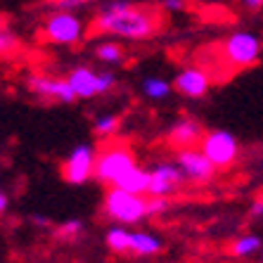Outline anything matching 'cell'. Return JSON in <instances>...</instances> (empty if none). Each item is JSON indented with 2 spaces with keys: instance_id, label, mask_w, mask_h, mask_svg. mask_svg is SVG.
Masks as SVG:
<instances>
[{
  "instance_id": "obj_28",
  "label": "cell",
  "mask_w": 263,
  "mask_h": 263,
  "mask_svg": "<svg viewBox=\"0 0 263 263\" xmlns=\"http://www.w3.org/2000/svg\"><path fill=\"white\" fill-rule=\"evenodd\" d=\"M7 206H10V199H7L5 192H0V216L7 211Z\"/></svg>"
},
{
  "instance_id": "obj_26",
  "label": "cell",
  "mask_w": 263,
  "mask_h": 263,
  "mask_svg": "<svg viewBox=\"0 0 263 263\" xmlns=\"http://www.w3.org/2000/svg\"><path fill=\"white\" fill-rule=\"evenodd\" d=\"M237 3L245 7V10H249V12H258V10H263V0H237Z\"/></svg>"
},
{
  "instance_id": "obj_16",
  "label": "cell",
  "mask_w": 263,
  "mask_h": 263,
  "mask_svg": "<svg viewBox=\"0 0 263 263\" xmlns=\"http://www.w3.org/2000/svg\"><path fill=\"white\" fill-rule=\"evenodd\" d=\"M140 90L147 100H152V102H164V100H168L173 95V83L161 79V76H147V79H142Z\"/></svg>"
},
{
  "instance_id": "obj_8",
  "label": "cell",
  "mask_w": 263,
  "mask_h": 263,
  "mask_svg": "<svg viewBox=\"0 0 263 263\" xmlns=\"http://www.w3.org/2000/svg\"><path fill=\"white\" fill-rule=\"evenodd\" d=\"M95 161H98V147L92 142H79L62 161V178L69 185H86L95 176Z\"/></svg>"
},
{
  "instance_id": "obj_4",
  "label": "cell",
  "mask_w": 263,
  "mask_h": 263,
  "mask_svg": "<svg viewBox=\"0 0 263 263\" xmlns=\"http://www.w3.org/2000/svg\"><path fill=\"white\" fill-rule=\"evenodd\" d=\"M220 52L233 69H249L258 60H263V43L256 33L237 29L230 36H226V41L220 43Z\"/></svg>"
},
{
  "instance_id": "obj_17",
  "label": "cell",
  "mask_w": 263,
  "mask_h": 263,
  "mask_svg": "<svg viewBox=\"0 0 263 263\" xmlns=\"http://www.w3.org/2000/svg\"><path fill=\"white\" fill-rule=\"evenodd\" d=\"M161 247H164V242L157 235L140 233V230L130 233V251H133L135 256H154V254L161 251Z\"/></svg>"
},
{
  "instance_id": "obj_18",
  "label": "cell",
  "mask_w": 263,
  "mask_h": 263,
  "mask_svg": "<svg viewBox=\"0 0 263 263\" xmlns=\"http://www.w3.org/2000/svg\"><path fill=\"white\" fill-rule=\"evenodd\" d=\"M261 249H263V239L251 233L239 235L233 245H230V254L237 258H249V256H254V254H258Z\"/></svg>"
},
{
  "instance_id": "obj_19",
  "label": "cell",
  "mask_w": 263,
  "mask_h": 263,
  "mask_svg": "<svg viewBox=\"0 0 263 263\" xmlns=\"http://www.w3.org/2000/svg\"><path fill=\"white\" fill-rule=\"evenodd\" d=\"M104 245H107L109 251H114V254H128L130 251V230H126L123 226L109 228L107 235H104Z\"/></svg>"
},
{
  "instance_id": "obj_3",
  "label": "cell",
  "mask_w": 263,
  "mask_h": 263,
  "mask_svg": "<svg viewBox=\"0 0 263 263\" xmlns=\"http://www.w3.org/2000/svg\"><path fill=\"white\" fill-rule=\"evenodd\" d=\"M104 216L119 226H135L147 218V195H133V192L109 187L104 195Z\"/></svg>"
},
{
  "instance_id": "obj_1",
  "label": "cell",
  "mask_w": 263,
  "mask_h": 263,
  "mask_svg": "<svg viewBox=\"0 0 263 263\" xmlns=\"http://www.w3.org/2000/svg\"><path fill=\"white\" fill-rule=\"evenodd\" d=\"M159 26L161 19L157 10L138 5L133 0H102L92 17V29L98 33L130 43L149 41Z\"/></svg>"
},
{
  "instance_id": "obj_21",
  "label": "cell",
  "mask_w": 263,
  "mask_h": 263,
  "mask_svg": "<svg viewBox=\"0 0 263 263\" xmlns=\"http://www.w3.org/2000/svg\"><path fill=\"white\" fill-rule=\"evenodd\" d=\"M119 126H121V119L117 114H100L92 121V133L100 138H109V135H117Z\"/></svg>"
},
{
  "instance_id": "obj_25",
  "label": "cell",
  "mask_w": 263,
  "mask_h": 263,
  "mask_svg": "<svg viewBox=\"0 0 263 263\" xmlns=\"http://www.w3.org/2000/svg\"><path fill=\"white\" fill-rule=\"evenodd\" d=\"M161 7H164L166 12L178 14V12H183L185 7H187V3H185V0H161Z\"/></svg>"
},
{
  "instance_id": "obj_9",
  "label": "cell",
  "mask_w": 263,
  "mask_h": 263,
  "mask_svg": "<svg viewBox=\"0 0 263 263\" xmlns=\"http://www.w3.org/2000/svg\"><path fill=\"white\" fill-rule=\"evenodd\" d=\"M147 171H149V190H147V197H164V199H168L185 183V176L178 168L176 161H168V159L154 161Z\"/></svg>"
},
{
  "instance_id": "obj_15",
  "label": "cell",
  "mask_w": 263,
  "mask_h": 263,
  "mask_svg": "<svg viewBox=\"0 0 263 263\" xmlns=\"http://www.w3.org/2000/svg\"><path fill=\"white\" fill-rule=\"evenodd\" d=\"M114 187L126 190V192H133V195H147V190H149V171L138 164L135 168H130V171L126 173Z\"/></svg>"
},
{
  "instance_id": "obj_23",
  "label": "cell",
  "mask_w": 263,
  "mask_h": 263,
  "mask_svg": "<svg viewBox=\"0 0 263 263\" xmlns=\"http://www.w3.org/2000/svg\"><path fill=\"white\" fill-rule=\"evenodd\" d=\"M95 0H55V10H62V12H79L81 7L92 5Z\"/></svg>"
},
{
  "instance_id": "obj_22",
  "label": "cell",
  "mask_w": 263,
  "mask_h": 263,
  "mask_svg": "<svg viewBox=\"0 0 263 263\" xmlns=\"http://www.w3.org/2000/svg\"><path fill=\"white\" fill-rule=\"evenodd\" d=\"M81 230H83V223L81 220H67V223H62L60 230H57V235H60L62 239H73V237H79Z\"/></svg>"
},
{
  "instance_id": "obj_7",
  "label": "cell",
  "mask_w": 263,
  "mask_h": 263,
  "mask_svg": "<svg viewBox=\"0 0 263 263\" xmlns=\"http://www.w3.org/2000/svg\"><path fill=\"white\" fill-rule=\"evenodd\" d=\"M199 149H202L204 157H206L216 168H230L239 157L237 138H235L230 130H223V128L206 130L202 142H199Z\"/></svg>"
},
{
  "instance_id": "obj_14",
  "label": "cell",
  "mask_w": 263,
  "mask_h": 263,
  "mask_svg": "<svg viewBox=\"0 0 263 263\" xmlns=\"http://www.w3.org/2000/svg\"><path fill=\"white\" fill-rule=\"evenodd\" d=\"M92 55H95V60H98L100 64L114 69V67H121L123 62H126V48L119 43L117 38H107V41L95 43Z\"/></svg>"
},
{
  "instance_id": "obj_20",
  "label": "cell",
  "mask_w": 263,
  "mask_h": 263,
  "mask_svg": "<svg viewBox=\"0 0 263 263\" xmlns=\"http://www.w3.org/2000/svg\"><path fill=\"white\" fill-rule=\"evenodd\" d=\"M19 36L12 31V26L0 19V57H10L19 50Z\"/></svg>"
},
{
  "instance_id": "obj_24",
  "label": "cell",
  "mask_w": 263,
  "mask_h": 263,
  "mask_svg": "<svg viewBox=\"0 0 263 263\" xmlns=\"http://www.w3.org/2000/svg\"><path fill=\"white\" fill-rule=\"evenodd\" d=\"M168 209V199L164 197H147V216H159Z\"/></svg>"
},
{
  "instance_id": "obj_11",
  "label": "cell",
  "mask_w": 263,
  "mask_h": 263,
  "mask_svg": "<svg viewBox=\"0 0 263 263\" xmlns=\"http://www.w3.org/2000/svg\"><path fill=\"white\" fill-rule=\"evenodd\" d=\"M176 164H178V168L183 171L185 180H187V183H195V185L211 183L216 171H218V168L204 157V152L199 147H195V149H180V152L176 154Z\"/></svg>"
},
{
  "instance_id": "obj_5",
  "label": "cell",
  "mask_w": 263,
  "mask_h": 263,
  "mask_svg": "<svg viewBox=\"0 0 263 263\" xmlns=\"http://www.w3.org/2000/svg\"><path fill=\"white\" fill-rule=\"evenodd\" d=\"M138 166V159L130 147L126 145H107L104 149L98 152V161H95V180L102 185H114L121 180L130 168Z\"/></svg>"
},
{
  "instance_id": "obj_10",
  "label": "cell",
  "mask_w": 263,
  "mask_h": 263,
  "mask_svg": "<svg viewBox=\"0 0 263 263\" xmlns=\"http://www.w3.org/2000/svg\"><path fill=\"white\" fill-rule=\"evenodd\" d=\"M26 88H29V92L33 98L48 100V102L71 104L76 100L67 79H57V76H48V73H29Z\"/></svg>"
},
{
  "instance_id": "obj_29",
  "label": "cell",
  "mask_w": 263,
  "mask_h": 263,
  "mask_svg": "<svg viewBox=\"0 0 263 263\" xmlns=\"http://www.w3.org/2000/svg\"><path fill=\"white\" fill-rule=\"evenodd\" d=\"M33 223H38V226H50V220L45 218V216H33Z\"/></svg>"
},
{
  "instance_id": "obj_27",
  "label": "cell",
  "mask_w": 263,
  "mask_h": 263,
  "mask_svg": "<svg viewBox=\"0 0 263 263\" xmlns=\"http://www.w3.org/2000/svg\"><path fill=\"white\" fill-rule=\"evenodd\" d=\"M251 216H254V218H261V216H263V197L251 204Z\"/></svg>"
},
{
  "instance_id": "obj_13",
  "label": "cell",
  "mask_w": 263,
  "mask_h": 263,
  "mask_svg": "<svg viewBox=\"0 0 263 263\" xmlns=\"http://www.w3.org/2000/svg\"><path fill=\"white\" fill-rule=\"evenodd\" d=\"M202 138H204L202 123L190 117L178 119L171 126V130H168V142L176 147L178 152H180V149H195V147H199Z\"/></svg>"
},
{
  "instance_id": "obj_2",
  "label": "cell",
  "mask_w": 263,
  "mask_h": 263,
  "mask_svg": "<svg viewBox=\"0 0 263 263\" xmlns=\"http://www.w3.org/2000/svg\"><path fill=\"white\" fill-rule=\"evenodd\" d=\"M86 19L79 17V12H62L55 10L48 14L41 26V36L50 45H62V48H71L86 38Z\"/></svg>"
},
{
  "instance_id": "obj_12",
  "label": "cell",
  "mask_w": 263,
  "mask_h": 263,
  "mask_svg": "<svg viewBox=\"0 0 263 263\" xmlns=\"http://www.w3.org/2000/svg\"><path fill=\"white\" fill-rule=\"evenodd\" d=\"M171 83H173V90H176L180 98L202 100V98H206L209 88H211V76H209L206 69L187 64V67L178 69V73L173 76Z\"/></svg>"
},
{
  "instance_id": "obj_6",
  "label": "cell",
  "mask_w": 263,
  "mask_h": 263,
  "mask_svg": "<svg viewBox=\"0 0 263 263\" xmlns=\"http://www.w3.org/2000/svg\"><path fill=\"white\" fill-rule=\"evenodd\" d=\"M69 86H71L76 100H92L98 95H107L117 88L119 79L117 73L111 69H104V71H98L92 67H86V64H79L73 67L67 76Z\"/></svg>"
}]
</instances>
